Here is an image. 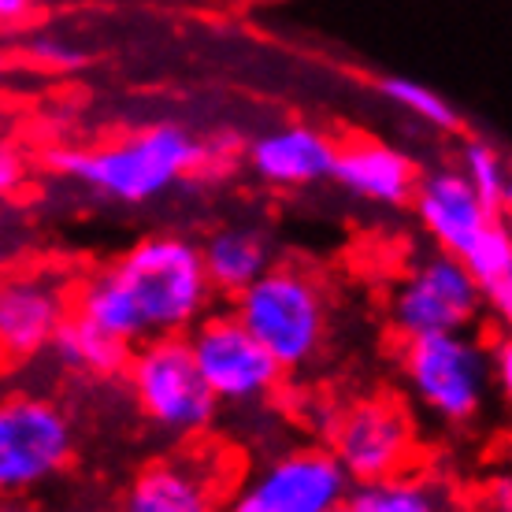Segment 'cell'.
Listing matches in <instances>:
<instances>
[{
	"label": "cell",
	"instance_id": "obj_8",
	"mask_svg": "<svg viewBox=\"0 0 512 512\" xmlns=\"http://www.w3.org/2000/svg\"><path fill=\"white\" fill-rule=\"evenodd\" d=\"M186 342L216 405L260 409L282 390L286 372L279 368V360L245 331L234 312H205L186 331Z\"/></svg>",
	"mask_w": 512,
	"mask_h": 512
},
{
	"label": "cell",
	"instance_id": "obj_16",
	"mask_svg": "<svg viewBox=\"0 0 512 512\" xmlns=\"http://www.w3.org/2000/svg\"><path fill=\"white\" fill-rule=\"evenodd\" d=\"M197 249H201V264H205L212 294L231 297L242 294L249 282H256L279 260L268 227L264 223H245V219L216 227Z\"/></svg>",
	"mask_w": 512,
	"mask_h": 512
},
{
	"label": "cell",
	"instance_id": "obj_15",
	"mask_svg": "<svg viewBox=\"0 0 512 512\" xmlns=\"http://www.w3.org/2000/svg\"><path fill=\"white\" fill-rule=\"evenodd\" d=\"M334 153L338 141L331 134H323L320 127H279L268 130L245 149V164L253 167V175L268 186L279 190H305L316 182L331 179L334 171Z\"/></svg>",
	"mask_w": 512,
	"mask_h": 512
},
{
	"label": "cell",
	"instance_id": "obj_11",
	"mask_svg": "<svg viewBox=\"0 0 512 512\" xmlns=\"http://www.w3.org/2000/svg\"><path fill=\"white\" fill-rule=\"evenodd\" d=\"M75 294L52 271H19L0 279V364H23L52 346L75 312Z\"/></svg>",
	"mask_w": 512,
	"mask_h": 512
},
{
	"label": "cell",
	"instance_id": "obj_5",
	"mask_svg": "<svg viewBox=\"0 0 512 512\" xmlns=\"http://www.w3.org/2000/svg\"><path fill=\"white\" fill-rule=\"evenodd\" d=\"M401 372L412 401L446 427L472 423L494 394L487 342L472 331L409 338L401 349Z\"/></svg>",
	"mask_w": 512,
	"mask_h": 512
},
{
	"label": "cell",
	"instance_id": "obj_1",
	"mask_svg": "<svg viewBox=\"0 0 512 512\" xmlns=\"http://www.w3.org/2000/svg\"><path fill=\"white\" fill-rule=\"evenodd\" d=\"M212 297L201 249L179 234H153L78 286L75 316L138 346L160 334H186Z\"/></svg>",
	"mask_w": 512,
	"mask_h": 512
},
{
	"label": "cell",
	"instance_id": "obj_24",
	"mask_svg": "<svg viewBox=\"0 0 512 512\" xmlns=\"http://www.w3.org/2000/svg\"><path fill=\"white\" fill-rule=\"evenodd\" d=\"M19 186H23V164H19V156L0 149V197H12Z\"/></svg>",
	"mask_w": 512,
	"mask_h": 512
},
{
	"label": "cell",
	"instance_id": "obj_12",
	"mask_svg": "<svg viewBox=\"0 0 512 512\" xmlns=\"http://www.w3.org/2000/svg\"><path fill=\"white\" fill-rule=\"evenodd\" d=\"M227 468L216 453L186 449L156 457L130 479L119 512H223Z\"/></svg>",
	"mask_w": 512,
	"mask_h": 512
},
{
	"label": "cell",
	"instance_id": "obj_2",
	"mask_svg": "<svg viewBox=\"0 0 512 512\" xmlns=\"http://www.w3.org/2000/svg\"><path fill=\"white\" fill-rule=\"evenodd\" d=\"M216 160H223L219 149L193 138L190 130L175 123L134 130L116 141H104L97 149H67V153L49 156V164L64 179L116 205L160 201L175 186L205 175Z\"/></svg>",
	"mask_w": 512,
	"mask_h": 512
},
{
	"label": "cell",
	"instance_id": "obj_4",
	"mask_svg": "<svg viewBox=\"0 0 512 512\" xmlns=\"http://www.w3.org/2000/svg\"><path fill=\"white\" fill-rule=\"evenodd\" d=\"M141 420L167 442H190L216 420V397L193 364L186 334H160L130 346L123 375Z\"/></svg>",
	"mask_w": 512,
	"mask_h": 512
},
{
	"label": "cell",
	"instance_id": "obj_26",
	"mask_svg": "<svg viewBox=\"0 0 512 512\" xmlns=\"http://www.w3.org/2000/svg\"><path fill=\"white\" fill-rule=\"evenodd\" d=\"M0 512H49V509L30 498H0Z\"/></svg>",
	"mask_w": 512,
	"mask_h": 512
},
{
	"label": "cell",
	"instance_id": "obj_27",
	"mask_svg": "<svg viewBox=\"0 0 512 512\" xmlns=\"http://www.w3.org/2000/svg\"><path fill=\"white\" fill-rule=\"evenodd\" d=\"M331 512H357V509H353V505H349V501H342V505H334Z\"/></svg>",
	"mask_w": 512,
	"mask_h": 512
},
{
	"label": "cell",
	"instance_id": "obj_6",
	"mask_svg": "<svg viewBox=\"0 0 512 512\" xmlns=\"http://www.w3.org/2000/svg\"><path fill=\"white\" fill-rule=\"evenodd\" d=\"M75 461V420L41 390H0V498H26Z\"/></svg>",
	"mask_w": 512,
	"mask_h": 512
},
{
	"label": "cell",
	"instance_id": "obj_20",
	"mask_svg": "<svg viewBox=\"0 0 512 512\" xmlns=\"http://www.w3.org/2000/svg\"><path fill=\"white\" fill-rule=\"evenodd\" d=\"M468 186L475 190V197L494 212V216H505L512 201V171L509 160L501 153L494 141L487 138H472L464 141L461 149V164H457Z\"/></svg>",
	"mask_w": 512,
	"mask_h": 512
},
{
	"label": "cell",
	"instance_id": "obj_13",
	"mask_svg": "<svg viewBox=\"0 0 512 512\" xmlns=\"http://www.w3.org/2000/svg\"><path fill=\"white\" fill-rule=\"evenodd\" d=\"M409 205L438 253H449L457 260L479 242V234L487 231L494 219H501L475 197V190L457 167H435V171L420 175Z\"/></svg>",
	"mask_w": 512,
	"mask_h": 512
},
{
	"label": "cell",
	"instance_id": "obj_18",
	"mask_svg": "<svg viewBox=\"0 0 512 512\" xmlns=\"http://www.w3.org/2000/svg\"><path fill=\"white\" fill-rule=\"evenodd\" d=\"M461 264L472 275L475 290L483 297V312H494L498 320H509L512 312V234L505 216L494 219L479 242L461 256Z\"/></svg>",
	"mask_w": 512,
	"mask_h": 512
},
{
	"label": "cell",
	"instance_id": "obj_21",
	"mask_svg": "<svg viewBox=\"0 0 512 512\" xmlns=\"http://www.w3.org/2000/svg\"><path fill=\"white\" fill-rule=\"evenodd\" d=\"M379 93H383L394 108L409 112L412 119H420V123H427V127H435V130H457V123H461L457 108H453L438 90L423 86L416 78L386 75V78H379Z\"/></svg>",
	"mask_w": 512,
	"mask_h": 512
},
{
	"label": "cell",
	"instance_id": "obj_9",
	"mask_svg": "<svg viewBox=\"0 0 512 512\" xmlns=\"http://www.w3.org/2000/svg\"><path fill=\"white\" fill-rule=\"evenodd\" d=\"M323 446L342 464L349 483H375L409 472L416 461V423L397 397H360L334 412Z\"/></svg>",
	"mask_w": 512,
	"mask_h": 512
},
{
	"label": "cell",
	"instance_id": "obj_22",
	"mask_svg": "<svg viewBox=\"0 0 512 512\" xmlns=\"http://www.w3.org/2000/svg\"><path fill=\"white\" fill-rule=\"evenodd\" d=\"M487 360H490V379L501 394L512 390V338L509 331H498L494 342H487Z\"/></svg>",
	"mask_w": 512,
	"mask_h": 512
},
{
	"label": "cell",
	"instance_id": "obj_10",
	"mask_svg": "<svg viewBox=\"0 0 512 512\" xmlns=\"http://www.w3.org/2000/svg\"><path fill=\"white\" fill-rule=\"evenodd\" d=\"M386 312L397 338L409 342L427 334L475 331L483 316V297L461 260L435 249L397 279Z\"/></svg>",
	"mask_w": 512,
	"mask_h": 512
},
{
	"label": "cell",
	"instance_id": "obj_23",
	"mask_svg": "<svg viewBox=\"0 0 512 512\" xmlns=\"http://www.w3.org/2000/svg\"><path fill=\"white\" fill-rule=\"evenodd\" d=\"M30 52H34L45 67H60V71L82 64V52H78L75 45H67L64 38H38L30 45Z\"/></svg>",
	"mask_w": 512,
	"mask_h": 512
},
{
	"label": "cell",
	"instance_id": "obj_7",
	"mask_svg": "<svg viewBox=\"0 0 512 512\" xmlns=\"http://www.w3.org/2000/svg\"><path fill=\"white\" fill-rule=\"evenodd\" d=\"M353 483L323 442H297L260 461L223 501V512H331Z\"/></svg>",
	"mask_w": 512,
	"mask_h": 512
},
{
	"label": "cell",
	"instance_id": "obj_19",
	"mask_svg": "<svg viewBox=\"0 0 512 512\" xmlns=\"http://www.w3.org/2000/svg\"><path fill=\"white\" fill-rule=\"evenodd\" d=\"M349 505L357 512H449L446 490L412 468L353 487Z\"/></svg>",
	"mask_w": 512,
	"mask_h": 512
},
{
	"label": "cell",
	"instance_id": "obj_17",
	"mask_svg": "<svg viewBox=\"0 0 512 512\" xmlns=\"http://www.w3.org/2000/svg\"><path fill=\"white\" fill-rule=\"evenodd\" d=\"M49 349L67 372L82 375V379H97V383L119 379V375H123V364H127V353H130L127 342L104 334L101 327L86 323L82 316H75V312H71L64 320V327L56 331Z\"/></svg>",
	"mask_w": 512,
	"mask_h": 512
},
{
	"label": "cell",
	"instance_id": "obj_14",
	"mask_svg": "<svg viewBox=\"0 0 512 512\" xmlns=\"http://www.w3.org/2000/svg\"><path fill=\"white\" fill-rule=\"evenodd\" d=\"M331 179L364 205L401 208L409 205L420 171L412 164V156L397 145L375 138H349L338 141Z\"/></svg>",
	"mask_w": 512,
	"mask_h": 512
},
{
	"label": "cell",
	"instance_id": "obj_25",
	"mask_svg": "<svg viewBox=\"0 0 512 512\" xmlns=\"http://www.w3.org/2000/svg\"><path fill=\"white\" fill-rule=\"evenodd\" d=\"M41 0H0V26H15L26 23L30 15L38 12Z\"/></svg>",
	"mask_w": 512,
	"mask_h": 512
},
{
	"label": "cell",
	"instance_id": "obj_3",
	"mask_svg": "<svg viewBox=\"0 0 512 512\" xmlns=\"http://www.w3.org/2000/svg\"><path fill=\"white\" fill-rule=\"evenodd\" d=\"M234 316L253 334L282 372H301L320 357L331 331V301L316 271L294 260H275L234 297Z\"/></svg>",
	"mask_w": 512,
	"mask_h": 512
}]
</instances>
